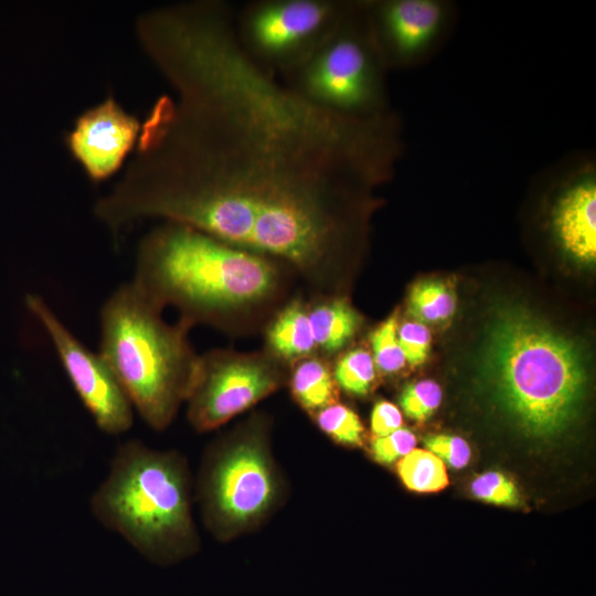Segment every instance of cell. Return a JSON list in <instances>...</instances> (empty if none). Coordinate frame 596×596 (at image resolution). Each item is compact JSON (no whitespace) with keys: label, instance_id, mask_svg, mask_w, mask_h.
<instances>
[{"label":"cell","instance_id":"cell-2","mask_svg":"<svg viewBox=\"0 0 596 596\" xmlns=\"http://www.w3.org/2000/svg\"><path fill=\"white\" fill-rule=\"evenodd\" d=\"M291 270L278 260L187 225L161 222L137 247L131 281L156 306L191 328L234 332L275 315Z\"/></svg>","mask_w":596,"mask_h":596},{"label":"cell","instance_id":"cell-8","mask_svg":"<svg viewBox=\"0 0 596 596\" xmlns=\"http://www.w3.org/2000/svg\"><path fill=\"white\" fill-rule=\"evenodd\" d=\"M354 0H252L234 10L246 54L281 78L302 65L340 26Z\"/></svg>","mask_w":596,"mask_h":596},{"label":"cell","instance_id":"cell-1","mask_svg":"<svg viewBox=\"0 0 596 596\" xmlns=\"http://www.w3.org/2000/svg\"><path fill=\"white\" fill-rule=\"evenodd\" d=\"M136 33L173 95L152 104L95 216L114 233L148 219L187 225L278 260L316 294L334 289L403 158L397 111L310 104L246 54L223 0L155 8Z\"/></svg>","mask_w":596,"mask_h":596},{"label":"cell","instance_id":"cell-22","mask_svg":"<svg viewBox=\"0 0 596 596\" xmlns=\"http://www.w3.org/2000/svg\"><path fill=\"white\" fill-rule=\"evenodd\" d=\"M440 401L441 390L436 382L430 380L407 385L400 397L404 413L419 422L429 417L439 406Z\"/></svg>","mask_w":596,"mask_h":596},{"label":"cell","instance_id":"cell-24","mask_svg":"<svg viewBox=\"0 0 596 596\" xmlns=\"http://www.w3.org/2000/svg\"><path fill=\"white\" fill-rule=\"evenodd\" d=\"M397 340L405 360L412 365L422 364L429 352L430 333L421 322L403 323L397 330Z\"/></svg>","mask_w":596,"mask_h":596},{"label":"cell","instance_id":"cell-3","mask_svg":"<svg viewBox=\"0 0 596 596\" xmlns=\"http://www.w3.org/2000/svg\"><path fill=\"white\" fill-rule=\"evenodd\" d=\"M89 505L100 524L155 564H174L199 549L191 475L177 451L139 439L120 444Z\"/></svg>","mask_w":596,"mask_h":596},{"label":"cell","instance_id":"cell-18","mask_svg":"<svg viewBox=\"0 0 596 596\" xmlns=\"http://www.w3.org/2000/svg\"><path fill=\"white\" fill-rule=\"evenodd\" d=\"M408 308L419 320L443 321L455 312L456 296L450 286L441 280L419 281L411 289Z\"/></svg>","mask_w":596,"mask_h":596},{"label":"cell","instance_id":"cell-13","mask_svg":"<svg viewBox=\"0 0 596 596\" xmlns=\"http://www.w3.org/2000/svg\"><path fill=\"white\" fill-rule=\"evenodd\" d=\"M141 121L109 94L85 109L65 135V145L94 183L111 178L136 148Z\"/></svg>","mask_w":596,"mask_h":596},{"label":"cell","instance_id":"cell-19","mask_svg":"<svg viewBox=\"0 0 596 596\" xmlns=\"http://www.w3.org/2000/svg\"><path fill=\"white\" fill-rule=\"evenodd\" d=\"M375 363L363 349L347 352L336 363L332 375L337 385L348 393L366 394L375 380Z\"/></svg>","mask_w":596,"mask_h":596},{"label":"cell","instance_id":"cell-15","mask_svg":"<svg viewBox=\"0 0 596 596\" xmlns=\"http://www.w3.org/2000/svg\"><path fill=\"white\" fill-rule=\"evenodd\" d=\"M309 321L317 349L338 352L352 339L361 317L342 296H321L308 305Z\"/></svg>","mask_w":596,"mask_h":596},{"label":"cell","instance_id":"cell-7","mask_svg":"<svg viewBox=\"0 0 596 596\" xmlns=\"http://www.w3.org/2000/svg\"><path fill=\"white\" fill-rule=\"evenodd\" d=\"M279 485L265 424L253 418L204 457L196 497L207 529L217 538H230L254 525L277 502Z\"/></svg>","mask_w":596,"mask_h":596},{"label":"cell","instance_id":"cell-9","mask_svg":"<svg viewBox=\"0 0 596 596\" xmlns=\"http://www.w3.org/2000/svg\"><path fill=\"white\" fill-rule=\"evenodd\" d=\"M286 376V363L267 349L209 351L200 355L196 380L187 400L189 423L198 432L215 429L274 393Z\"/></svg>","mask_w":596,"mask_h":596},{"label":"cell","instance_id":"cell-6","mask_svg":"<svg viewBox=\"0 0 596 596\" xmlns=\"http://www.w3.org/2000/svg\"><path fill=\"white\" fill-rule=\"evenodd\" d=\"M386 70L370 33L362 0L336 32L281 81L310 104L336 115L376 118L392 107Z\"/></svg>","mask_w":596,"mask_h":596},{"label":"cell","instance_id":"cell-21","mask_svg":"<svg viewBox=\"0 0 596 596\" xmlns=\"http://www.w3.org/2000/svg\"><path fill=\"white\" fill-rule=\"evenodd\" d=\"M371 345L375 366L383 373L400 371L406 360L397 340V320L393 315L371 334Z\"/></svg>","mask_w":596,"mask_h":596},{"label":"cell","instance_id":"cell-10","mask_svg":"<svg viewBox=\"0 0 596 596\" xmlns=\"http://www.w3.org/2000/svg\"><path fill=\"white\" fill-rule=\"evenodd\" d=\"M24 302L49 337L72 387L98 429L111 436L128 432L134 424V406L102 354L88 349L41 296L29 294Z\"/></svg>","mask_w":596,"mask_h":596},{"label":"cell","instance_id":"cell-26","mask_svg":"<svg viewBox=\"0 0 596 596\" xmlns=\"http://www.w3.org/2000/svg\"><path fill=\"white\" fill-rule=\"evenodd\" d=\"M426 447L453 468H464L470 459V447L460 437L451 435H429L425 437Z\"/></svg>","mask_w":596,"mask_h":596},{"label":"cell","instance_id":"cell-16","mask_svg":"<svg viewBox=\"0 0 596 596\" xmlns=\"http://www.w3.org/2000/svg\"><path fill=\"white\" fill-rule=\"evenodd\" d=\"M294 364L290 389L299 405L309 412H317L336 403L337 384L324 360L310 355Z\"/></svg>","mask_w":596,"mask_h":596},{"label":"cell","instance_id":"cell-12","mask_svg":"<svg viewBox=\"0 0 596 596\" xmlns=\"http://www.w3.org/2000/svg\"><path fill=\"white\" fill-rule=\"evenodd\" d=\"M546 228L554 244L572 259H596V158L589 150L568 153L541 170Z\"/></svg>","mask_w":596,"mask_h":596},{"label":"cell","instance_id":"cell-25","mask_svg":"<svg viewBox=\"0 0 596 596\" xmlns=\"http://www.w3.org/2000/svg\"><path fill=\"white\" fill-rule=\"evenodd\" d=\"M415 445V435L409 429L401 427L386 436L375 437L371 451L377 462L387 465L407 455Z\"/></svg>","mask_w":596,"mask_h":596},{"label":"cell","instance_id":"cell-5","mask_svg":"<svg viewBox=\"0 0 596 596\" xmlns=\"http://www.w3.org/2000/svg\"><path fill=\"white\" fill-rule=\"evenodd\" d=\"M581 349L530 312L493 318L483 368L508 411L530 434L553 435L574 417L586 384Z\"/></svg>","mask_w":596,"mask_h":596},{"label":"cell","instance_id":"cell-14","mask_svg":"<svg viewBox=\"0 0 596 596\" xmlns=\"http://www.w3.org/2000/svg\"><path fill=\"white\" fill-rule=\"evenodd\" d=\"M267 350L285 363L296 362L317 350L308 313V304L295 298L285 304L266 329Z\"/></svg>","mask_w":596,"mask_h":596},{"label":"cell","instance_id":"cell-27","mask_svg":"<svg viewBox=\"0 0 596 596\" xmlns=\"http://www.w3.org/2000/svg\"><path fill=\"white\" fill-rule=\"evenodd\" d=\"M402 414L391 402H377L371 413V430L375 437H382L401 428Z\"/></svg>","mask_w":596,"mask_h":596},{"label":"cell","instance_id":"cell-4","mask_svg":"<svg viewBox=\"0 0 596 596\" xmlns=\"http://www.w3.org/2000/svg\"><path fill=\"white\" fill-rule=\"evenodd\" d=\"M162 309L130 280L119 285L99 312L98 352L126 391L134 409L152 429H166L195 383L200 355L191 327L168 323Z\"/></svg>","mask_w":596,"mask_h":596},{"label":"cell","instance_id":"cell-11","mask_svg":"<svg viewBox=\"0 0 596 596\" xmlns=\"http://www.w3.org/2000/svg\"><path fill=\"white\" fill-rule=\"evenodd\" d=\"M362 6L389 72L414 70L432 61L457 20V6L449 0H362Z\"/></svg>","mask_w":596,"mask_h":596},{"label":"cell","instance_id":"cell-23","mask_svg":"<svg viewBox=\"0 0 596 596\" xmlns=\"http://www.w3.org/2000/svg\"><path fill=\"white\" fill-rule=\"evenodd\" d=\"M471 491L478 499L500 505H517L520 502L515 485L498 471H488L471 483Z\"/></svg>","mask_w":596,"mask_h":596},{"label":"cell","instance_id":"cell-17","mask_svg":"<svg viewBox=\"0 0 596 596\" xmlns=\"http://www.w3.org/2000/svg\"><path fill=\"white\" fill-rule=\"evenodd\" d=\"M405 487L415 492H437L449 482L445 462L426 449H413L396 465Z\"/></svg>","mask_w":596,"mask_h":596},{"label":"cell","instance_id":"cell-20","mask_svg":"<svg viewBox=\"0 0 596 596\" xmlns=\"http://www.w3.org/2000/svg\"><path fill=\"white\" fill-rule=\"evenodd\" d=\"M319 428L333 440L350 446L362 443L363 426L359 416L348 406L332 403L316 412Z\"/></svg>","mask_w":596,"mask_h":596}]
</instances>
